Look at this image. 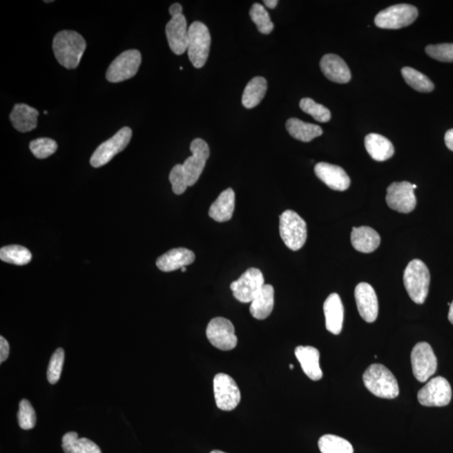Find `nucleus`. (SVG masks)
<instances>
[{"label": "nucleus", "mask_w": 453, "mask_h": 453, "mask_svg": "<svg viewBox=\"0 0 453 453\" xmlns=\"http://www.w3.org/2000/svg\"><path fill=\"white\" fill-rule=\"evenodd\" d=\"M86 41L79 33L62 30L54 37L52 48L55 57L66 69H75L80 64L86 50Z\"/></svg>", "instance_id": "nucleus-1"}, {"label": "nucleus", "mask_w": 453, "mask_h": 453, "mask_svg": "<svg viewBox=\"0 0 453 453\" xmlns=\"http://www.w3.org/2000/svg\"><path fill=\"white\" fill-rule=\"evenodd\" d=\"M365 387L383 399H394L399 396V385L392 371L378 364L370 365L363 376Z\"/></svg>", "instance_id": "nucleus-2"}, {"label": "nucleus", "mask_w": 453, "mask_h": 453, "mask_svg": "<svg viewBox=\"0 0 453 453\" xmlns=\"http://www.w3.org/2000/svg\"><path fill=\"white\" fill-rule=\"evenodd\" d=\"M404 285L409 298L416 304H423L429 292V269L421 260H413L406 267L403 276Z\"/></svg>", "instance_id": "nucleus-3"}, {"label": "nucleus", "mask_w": 453, "mask_h": 453, "mask_svg": "<svg viewBox=\"0 0 453 453\" xmlns=\"http://www.w3.org/2000/svg\"><path fill=\"white\" fill-rule=\"evenodd\" d=\"M280 234L287 248L298 251L307 239V222L294 211H285L280 217Z\"/></svg>", "instance_id": "nucleus-4"}, {"label": "nucleus", "mask_w": 453, "mask_h": 453, "mask_svg": "<svg viewBox=\"0 0 453 453\" xmlns=\"http://www.w3.org/2000/svg\"><path fill=\"white\" fill-rule=\"evenodd\" d=\"M189 42L187 52L191 64L201 68L209 56L211 36L208 27L202 22L195 21L189 28Z\"/></svg>", "instance_id": "nucleus-5"}, {"label": "nucleus", "mask_w": 453, "mask_h": 453, "mask_svg": "<svg viewBox=\"0 0 453 453\" xmlns=\"http://www.w3.org/2000/svg\"><path fill=\"white\" fill-rule=\"evenodd\" d=\"M418 17L415 6L400 3L380 11L374 19V23L382 29L397 30L412 25Z\"/></svg>", "instance_id": "nucleus-6"}, {"label": "nucleus", "mask_w": 453, "mask_h": 453, "mask_svg": "<svg viewBox=\"0 0 453 453\" xmlns=\"http://www.w3.org/2000/svg\"><path fill=\"white\" fill-rule=\"evenodd\" d=\"M142 61V54L138 50H128L121 53L109 66L107 80L116 84L131 79L138 73Z\"/></svg>", "instance_id": "nucleus-7"}, {"label": "nucleus", "mask_w": 453, "mask_h": 453, "mask_svg": "<svg viewBox=\"0 0 453 453\" xmlns=\"http://www.w3.org/2000/svg\"><path fill=\"white\" fill-rule=\"evenodd\" d=\"M213 392L216 405L222 411L231 412L240 403L239 386L229 374L220 373L215 376Z\"/></svg>", "instance_id": "nucleus-8"}, {"label": "nucleus", "mask_w": 453, "mask_h": 453, "mask_svg": "<svg viewBox=\"0 0 453 453\" xmlns=\"http://www.w3.org/2000/svg\"><path fill=\"white\" fill-rule=\"evenodd\" d=\"M132 137V130L124 127L116 133L112 138L101 144L93 154L90 163L93 167L99 168L106 165L116 155L127 147Z\"/></svg>", "instance_id": "nucleus-9"}, {"label": "nucleus", "mask_w": 453, "mask_h": 453, "mask_svg": "<svg viewBox=\"0 0 453 453\" xmlns=\"http://www.w3.org/2000/svg\"><path fill=\"white\" fill-rule=\"evenodd\" d=\"M262 272L257 268L247 269L239 279L231 284L230 288L234 298L242 303L252 302L264 286Z\"/></svg>", "instance_id": "nucleus-10"}, {"label": "nucleus", "mask_w": 453, "mask_h": 453, "mask_svg": "<svg viewBox=\"0 0 453 453\" xmlns=\"http://www.w3.org/2000/svg\"><path fill=\"white\" fill-rule=\"evenodd\" d=\"M411 359L413 374L418 381L427 382L436 373L437 359L429 343H418L413 347Z\"/></svg>", "instance_id": "nucleus-11"}, {"label": "nucleus", "mask_w": 453, "mask_h": 453, "mask_svg": "<svg viewBox=\"0 0 453 453\" xmlns=\"http://www.w3.org/2000/svg\"><path fill=\"white\" fill-rule=\"evenodd\" d=\"M206 338L211 345L222 351L235 349L238 338L233 323L224 318L211 320L206 327Z\"/></svg>", "instance_id": "nucleus-12"}, {"label": "nucleus", "mask_w": 453, "mask_h": 453, "mask_svg": "<svg viewBox=\"0 0 453 453\" xmlns=\"http://www.w3.org/2000/svg\"><path fill=\"white\" fill-rule=\"evenodd\" d=\"M417 399L421 405L429 407L446 406L452 400L451 385L443 377L432 378L418 392Z\"/></svg>", "instance_id": "nucleus-13"}, {"label": "nucleus", "mask_w": 453, "mask_h": 453, "mask_svg": "<svg viewBox=\"0 0 453 453\" xmlns=\"http://www.w3.org/2000/svg\"><path fill=\"white\" fill-rule=\"evenodd\" d=\"M190 150L193 155L183 163V170L189 186L196 184L199 177L204 170L206 162L210 155L209 144L202 139H195L191 144Z\"/></svg>", "instance_id": "nucleus-14"}, {"label": "nucleus", "mask_w": 453, "mask_h": 453, "mask_svg": "<svg viewBox=\"0 0 453 453\" xmlns=\"http://www.w3.org/2000/svg\"><path fill=\"white\" fill-rule=\"evenodd\" d=\"M386 202L390 209L409 213L416 209V197L413 184L408 182H394L387 189Z\"/></svg>", "instance_id": "nucleus-15"}, {"label": "nucleus", "mask_w": 453, "mask_h": 453, "mask_svg": "<svg viewBox=\"0 0 453 453\" xmlns=\"http://www.w3.org/2000/svg\"><path fill=\"white\" fill-rule=\"evenodd\" d=\"M358 311L366 322L376 321L378 314V302L376 291L369 284L359 283L354 291Z\"/></svg>", "instance_id": "nucleus-16"}, {"label": "nucleus", "mask_w": 453, "mask_h": 453, "mask_svg": "<svg viewBox=\"0 0 453 453\" xmlns=\"http://www.w3.org/2000/svg\"><path fill=\"white\" fill-rule=\"evenodd\" d=\"M166 34L170 48L175 54L182 55L187 50L189 30L184 15L171 18L166 26Z\"/></svg>", "instance_id": "nucleus-17"}, {"label": "nucleus", "mask_w": 453, "mask_h": 453, "mask_svg": "<svg viewBox=\"0 0 453 453\" xmlns=\"http://www.w3.org/2000/svg\"><path fill=\"white\" fill-rule=\"evenodd\" d=\"M315 174L331 189L343 191L349 189L350 178L342 167L326 162L316 164Z\"/></svg>", "instance_id": "nucleus-18"}, {"label": "nucleus", "mask_w": 453, "mask_h": 453, "mask_svg": "<svg viewBox=\"0 0 453 453\" xmlns=\"http://www.w3.org/2000/svg\"><path fill=\"white\" fill-rule=\"evenodd\" d=\"M320 68L328 80L343 84L351 80V73L346 62L335 54H327L320 62Z\"/></svg>", "instance_id": "nucleus-19"}, {"label": "nucleus", "mask_w": 453, "mask_h": 453, "mask_svg": "<svg viewBox=\"0 0 453 453\" xmlns=\"http://www.w3.org/2000/svg\"><path fill=\"white\" fill-rule=\"evenodd\" d=\"M295 355L300 366L308 378L311 380L318 381L323 374L320 367V353L314 347L298 346L295 349Z\"/></svg>", "instance_id": "nucleus-20"}, {"label": "nucleus", "mask_w": 453, "mask_h": 453, "mask_svg": "<svg viewBox=\"0 0 453 453\" xmlns=\"http://www.w3.org/2000/svg\"><path fill=\"white\" fill-rule=\"evenodd\" d=\"M323 311L326 318L327 330L331 334L338 335L343 329L345 308L337 293H333L328 296L324 302Z\"/></svg>", "instance_id": "nucleus-21"}, {"label": "nucleus", "mask_w": 453, "mask_h": 453, "mask_svg": "<svg viewBox=\"0 0 453 453\" xmlns=\"http://www.w3.org/2000/svg\"><path fill=\"white\" fill-rule=\"evenodd\" d=\"M195 255L193 251L185 248L173 249L164 253L156 260V265L159 269L164 272L177 271L178 269L186 267L193 264Z\"/></svg>", "instance_id": "nucleus-22"}, {"label": "nucleus", "mask_w": 453, "mask_h": 453, "mask_svg": "<svg viewBox=\"0 0 453 453\" xmlns=\"http://www.w3.org/2000/svg\"><path fill=\"white\" fill-rule=\"evenodd\" d=\"M381 242L380 234L370 226L353 228L351 243L357 251L369 253L376 251Z\"/></svg>", "instance_id": "nucleus-23"}, {"label": "nucleus", "mask_w": 453, "mask_h": 453, "mask_svg": "<svg viewBox=\"0 0 453 453\" xmlns=\"http://www.w3.org/2000/svg\"><path fill=\"white\" fill-rule=\"evenodd\" d=\"M37 109L25 104H15L10 115L15 130L21 133L30 132L37 127Z\"/></svg>", "instance_id": "nucleus-24"}, {"label": "nucleus", "mask_w": 453, "mask_h": 453, "mask_svg": "<svg viewBox=\"0 0 453 453\" xmlns=\"http://www.w3.org/2000/svg\"><path fill=\"white\" fill-rule=\"evenodd\" d=\"M235 206V194L232 189H226L220 195L209 209V217L213 220L224 222L231 220Z\"/></svg>", "instance_id": "nucleus-25"}, {"label": "nucleus", "mask_w": 453, "mask_h": 453, "mask_svg": "<svg viewBox=\"0 0 453 453\" xmlns=\"http://www.w3.org/2000/svg\"><path fill=\"white\" fill-rule=\"evenodd\" d=\"M369 155L376 162L387 161L394 153V148L387 138L378 134H369L365 139Z\"/></svg>", "instance_id": "nucleus-26"}, {"label": "nucleus", "mask_w": 453, "mask_h": 453, "mask_svg": "<svg viewBox=\"0 0 453 453\" xmlns=\"http://www.w3.org/2000/svg\"><path fill=\"white\" fill-rule=\"evenodd\" d=\"M274 294V287L271 285H264L259 294L251 302L249 310H251L253 318L264 320L271 314L275 304Z\"/></svg>", "instance_id": "nucleus-27"}, {"label": "nucleus", "mask_w": 453, "mask_h": 453, "mask_svg": "<svg viewBox=\"0 0 453 453\" xmlns=\"http://www.w3.org/2000/svg\"><path fill=\"white\" fill-rule=\"evenodd\" d=\"M287 130L293 138L302 142H310L322 135V128L316 124L303 122L296 118L287 120Z\"/></svg>", "instance_id": "nucleus-28"}, {"label": "nucleus", "mask_w": 453, "mask_h": 453, "mask_svg": "<svg viewBox=\"0 0 453 453\" xmlns=\"http://www.w3.org/2000/svg\"><path fill=\"white\" fill-rule=\"evenodd\" d=\"M267 91V81L263 77H256L244 88L242 104L246 108H253L260 104Z\"/></svg>", "instance_id": "nucleus-29"}, {"label": "nucleus", "mask_w": 453, "mask_h": 453, "mask_svg": "<svg viewBox=\"0 0 453 453\" xmlns=\"http://www.w3.org/2000/svg\"><path fill=\"white\" fill-rule=\"evenodd\" d=\"M65 453H102L100 448L88 438H79L77 432L66 433L62 437Z\"/></svg>", "instance_id": "nucleus-30"}, {"label": "nucleus", "mask_w": 453, "mask_h": 453, "mask_svg": "<svg viewBox=\"0 0 453 453\" xmlns=\"http://www.w3.org/2000/svg\"><path fill=\"white\" fill-rule=\"evenodd\" d=\"M0 259L3 262L25 265L29 264L32 255L28 249L21 245H9L0 249Z\"/></svg>", "instance_id": "nucleus-31"}, {"label": "nucleus", "mask_w": 453, "mask_h": 453, "mask_svg": "<svg viewBox=\"0 0 453 453\" xmlns=\"http://www.w3.org/2000/svg\"><path fill=\"white\" fill-rule=\"evenodd\" d=\"M322 453H354V447L349 441L335 435H324L318 441Z\"/></svg>", "instance_id": "nucleus-32"}, {"label": "nucleus", "mask_w": 453, "mask_h": 453, "mask_svg": "<svg viewBox=\"0 0 453 453\" xmlns=\"http://www.w3.org/2000/svg\"><path fill=\"white\" fill-rule=\"evenodd\" d=\"M402 76H403L406 84L421 93H430L434 89V84L429 79V77L424 75L423 73L418 72L417 70L406 66L401 70Z\"/></svg>", "instance_id": "nucleus-33"}, {"label": "nucleus", "mask_w": 453, "mask_h": 453, "mask_svg": "<svg viewBox=\"0 0 453 453\" xmlns=\"http://www.w3.org/2000/svg\"><path fill=\"white\" fill-rule=\"evenodd\" d=\"M249 15L260 33L268 35L274 30V24L271 21L267 10L260 3L253 5L249 11Z\"/></svg>", "instance_id": "nucleus-34"}, {"label": "nucleus", "mask_w": 453, "mask_h": 453, "mask_svg": "<svg viewBox=\"0 0 453 453\" xmlns=\"http://www.w3.org/2000/svg\"><path fill=\"white\" fill-rule=\"evenodd\" d=\"M300 108L305 113L314 117V119L320 123H327L331 119L329 109L323 105L316 103L309 97H305L300 102Z\"/></svg>", "instance_id": "nucleus-35"}, {"label": "nucleus", "mask_w": 453, "mask_h": 453, "mask_svg": "<svg viewBox=\"0 0 453 453\" xmlns=\"http://www.w3.org/2000/svg\"><path fill=\"white\" fill-rule=\"evenodd\" d=\"M57 143L52 139L40 138L30 143V149L38 159H46L57 151Z\"/></svg>", "instance_id": "nucleus-36"}, {"label": "nucleus", "mask_w": 453, "mask_h": 453, "mask_svg": "<svg viewBox=\"0 0 453 453\" xmlns=\"http://www.w3.org/2000/svg\"><path fill=\"white\" fill-rule=\"evenodd\" d=\"M18 421L19 427L23 430H30L36 425V412L29 401L22 400L19 402Z\"/></svg>", "instance_id": "nucleus-37"}, {"label": "nucleus", "mask_w": 453, "mask_h": 453, "mask_svg": "<svg viewBox=\"0 0 453 453\" xmlns=\"http://www.w3.org/2000/svg\"><path fill=\"white\" fill-rule=\"evenodd\" d=\"M64 350L59 347V349H57L56 352L53 354L49 363L48 378L50 384L55 385L59 381L62 368H64Z\"/></svg>", "instance_id": "nucleus-38"}, {"label": "nucleus", "mask_w": 453, "mask_h": 453, "mask_svg": "<svg viewBox=\"0 0 453 453\" xmlns=\"http://www.w3.org/2000/svg\"><path fill=\"white\" fill-rule=\"evenodd\" d=\"M425 52L433 59L453 62V44L430 45L425 48Z\"/></svg>", "instance_id": "nucleus-39"}, {"label": "nucleus", "mask_w": 453, "mask_h": 453, "mask_svg": "<svg viewBox=\"0 0 453 453\" xmlns=\"http://www.w3.org/2000/svg\"><path fill=\"white\" fill-rule=\"evenodd\" d=\"M169 180L171 186H173V190L175 194L181 195L185 193L189 184H187L186 177L182 165L178 164V165H175L173 168V170L171 171Z\"/></svg>", "instance_id": "nucleus-40"}, {"label": "nucleus", "mask_w": 453, "mask_h": 453, "mask_svg": "<svg viewBox=\"0 0 453 453\" xmlns=\"http://www.w3.org/2000/svg\"><path fill=\"white\" fill-rule=\"evenodd\" d=\"M10 345L7 340L1 336L0 337V364H3L9 357Z\"/></svg>", "instance_id": "nucleus-41"}, {"label": "nucleus", "mask_w": 453, "mask_h": 453, "mask_svg": "<svg viewBox=\"0 0 453 453\" xmlns=\"http://www.w3.org/2000/svg\"><path fill=\"white\" fill-rule=\"evenodd\" d=\"M170 15L171 17H178L182 15V6L180 3H174L170 7Z\"/></svg>", "instance_id": "nucleus-42"}, {"label": "nucleus", "mask_w": 453, "mask_h": 453, "mask_svg": "<svg viewBox=\"0 0 453 453\" xmlns=\"http://www.w3.org/2000/svg\"><path fill=\"white\" fill-rule=\"evenodd\" d=\"M445 143L448 149L453 151V128L449 130L445 135Z\"/></svg>", "instance_id": "nucleus-43"}, {"label": "nucleus", "mask_w": 453, "mask_h": 453, "mask_svg": "<svg viewBox=\"0 0 453 453\" xmlns=\"http://www.w3.org/2000/svg\"><path fill=\"white\" fill-rule=\"evenodd\" d=\"M264 5L267 6L269 9H275L277 5H278V1L277 0H264Z\"/></svg>", "instance_id": "nucleus-44"}, {"label": "nucleus", "mask_w": 453, "mask_h": 453, "mask_svg": "<svg viewBox=\"0 0 453 453\" xmlns=\"http://www.w3.org/2000/svg\"><path fill=\"white\" fill-rule=\"evenodd\" d=\"M448 320L453 325V302L451 303L450 309H449Z\"/></svg>", "instance_id": "nucleus-45"}, {"label": "nucleus", "mask_w": 453, "mask_h": 453, "mask_svg": "<svg viewBox=\"0 0 453 453\" xmlns=\"http://www.w3.org/2000/svg\"><path fill=\"white\" fill-rule=\"evenodd\" d=\"M210 453H226V452L220 450H214L213 452H211Z\"/></svg>", "instance_id": "nucleus-46"}, {"label": "nucleus", "mask_w": 453, "mask_h": 453, "mask_svg": "<svg viewBox=\"0 0 453 453\" xmlns=\"http://www.w3.org/2000/svg\"><path fill=\"white\" fill-rule=\"evenodd\" d=\"M181 269H182V272L186 271V267H182Z\"/></svg>", "instance_id": "nucleus-47"}, {"label": "nucleus", "mask_w": 453, "mask_h": 453, "mask_svg": "<svg viewBox=\"0 0 453 453\" xmlns=\"http://www.w3.org/2000/svg\"><path fill=\"white\" fill-rule=\"evenodd\" d=\"M290 369H294V365H290Z\"/></svg>", "instance_id": "nucleus-48"}]
</instances>
